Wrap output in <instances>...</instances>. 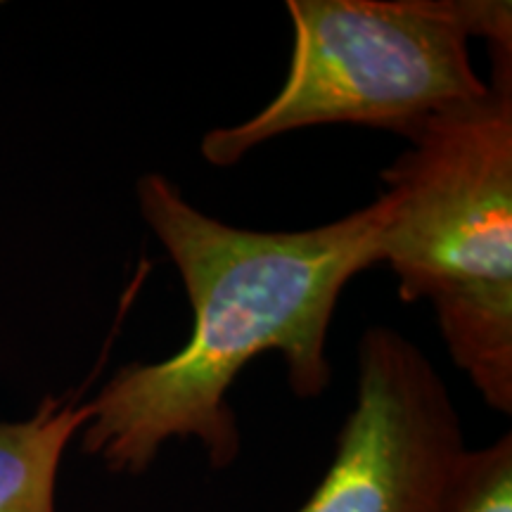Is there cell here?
<instances>
[{"mask_svg": "<svg viewBox=\"0 0 512 512\" xmlns=\"http://www.w3.org/2000/svg\"><path fill=\"white\" fill-rule=\"evenodd\" d=\"M138 209L188 292V344L157 363L117 370L91 403L83 451L107 470L143 475L174 439H195L216 470L240 456L238 415L228 403L249 361L280 351L292 392L328 389V332L339 294L380 264L384 200L292 233H264L211 219L162 174L138 178Z\"/></svg>", "mask_w": 512, "mask_h": 512, "instance_id": "obj_1", "label": "cell"}, {"mask_svg": "<svg viewBox=\"0 0 512 512\" xmlns=\"http://www.w3.org/2000/svg\"><path fill=\"white\" fill-rule=\"evenodd\" d=\"M482 98L448 107L384 169L380 264L430 302L448 354L486 406L512 413V50Z\"/></svg>", "mask_w": 512, "mask_h": 512, "instance_id": "obj_2", "label": "cell"}, {"mask_svg": "<svg viewBox=\"0 0 512 512\" xmlns=\"http://www.w3.org/2000/svg\"><path fill=\"white\" fill-rule=\"evenodd\" d=\"M292 60L252 119L209 131L200 152L233 166L266 140L325 124L408 138L422 121L486 95L470 38L512 50L508 0H290Z\"/></svg>", "mask_w": 512, "mask_h": 512, "instance_id": "obj_3", "label": "cell"}, {"mask_svg": "<svg viewBox=\"0 0 512 512\" xmlns=\"http://www.w3.org/2000/svg\"><path fill=\"white\" fill-rule=\"evenodd\" d=\"M467 446L451 394L411 339L370 328L335 458L297 512H437Z\"/></svg>", "mask_w": 512, "mask_h": 512, "instance_id": "obj_4", "label": "cell"}, {"mask_svg": "<svg viewBox=\"0 0 512 512\" xmlns=\"http://www.w3.org/2000/svg\"><path fill=\"white\" fill-rule=\"evenodd\" d=\"M91 420V403L46 396L29 420L0 422V512H55L69 441Z\"/></svg>", "mask_w": 512, "mask_h": 512, "instance_id": "obj_5", "label": "cell"}, {"mask_svg": "<svg viewBox=\"0 0 512 512\" xmlns=\"http://www.w3.org/2000/svg\"><path fill=\"white\" fill-rule=\"evenodd\" d=\"M437 512H512V434L467 448Z\"/></svg>", "mask_w": 512, "mask_h": 512, "instance_id": "obj_6", "label": "cell"}]
</instances>
